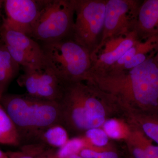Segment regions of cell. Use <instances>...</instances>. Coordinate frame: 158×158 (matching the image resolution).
<instances>
[{
    "label": "cell",
    "mask_w": 158,
    "mask_h": 158,
    "mask_svg": "<svg viewBox=\"0 0 158 158\" xmlns=\"http://www.w3.org/2000/svg\"><path fill=\"white\" fill-rule=\"evenodd\" d=\"M142 2L138 0H106L102 39L97 48L110 38L127 35L135 31Z\"/></svg>",
    "instance_id": "7"
},
{
    "label": "cell",
    "mask_w": 158,
    "mask_h": 158,
    "mask_svg": "<svg viewBox=\"0 0 158 158\" xmlns=\"http://www.w3.org/2000/svg\"><path fill=\"white\" fill-rule=\"evenodd\" d=\"M138 40H140L135 31L127 35L108 40L91 54L92 66L90 71L110 68Z\"/></svg>",
    "instance_id": "11"
},
{
    "label": "cell",
    "mask_w": 158,
    "mask_h": 158,
    "mask_svg": "<svg viewBox=\"0 0 158 158\" xmlns=\"http://www.w3.org/2000/svg\"><path fill=\"white\" fill-rule=\"evenodd\" d=\"M82 136L85 139L87 145L102 148L106 147L110 144V138L102 127L88 130Z\"/></svg>",
    "instance_id": "21"
},
{
    "label": "cell",
    "mask_w": 158,
    "mask_h": 158,
    "mask_svg": "<svg viewBox=\"0 0 158 158\" xmlns=\"http://www.w3.org/2000/svg\"><path fill=\"white\" fill-rule=\"evenodd\" d=\"M0 144L20 146L19 137L14 123L0 104Z\"/></svg>",
    "instance_id": "17"
},
{
    "label": "cell",
    "mask_w": 158,
    "mask_h": 158,
    "mask_svg": "<svg viewBox=\"0 0 158 158\" xmlns=\"http://www.w3.org/2000/svg\"><path fill=\"white\" fill-rule=\"evenodd\" d=\"M130 158H132V157H130Z\"/></svg>",
    "instance_id": "29"
},
{
    "label": "cell",
    "mask_w": 158,
    "mask_h": 158,
    "mask_svg": "<svg viewBox=\"0 0 158 158\" xmlns=\"http://www.w3.org/2000/svg\"><path fill=\"white\" fill-rule=\"evenodd\" d=\"M135 31L140 40L158 34V0H145L139 7Z\"/></svg>",
    "instance_id": "12"
},
{
    "label": "cell",
    "mask_w": 158,
    "mask_h": 158,
    "mask_svg": "<svg viewBox=\"0 0 158 158\" xmlns=\"http://www.w3.org/2000/svg\"><path fill=\"white\" fill-rule=\"evenodd\" d=\"M61 158H86L83 157L77 154H73L70 155L66 156L64 157Z\"/></svg>",
    "instance_id": "24"
},
{
    "label": "cell",
    "mask_w": 158,
    "mask_h": 158,
    "mask_svg": "<svg viewBox=\"0 0 158 158\" xmlns=\"http://www.w3.org/2000/svg\"><path fill=\"white\" fill-rule=\"evenodd\" d=\"M21 151H8L7 153L9 158H56V154L48 156H38L42 152L27 146H22Z\"/></svg>",
    "instance_id": "23"
},
{
    "label": "cell",
    "mask_w": 158,
    "mask_h": 158,
    "mask_svg": "<svg viewBox=\"0 0 158 158\" xmlns=\"http://www.w3.org/2000/svg\"><path fill=\"white\" fill-rule=\"evenodd\" d=\"M155 56L129 70L90 71L85 81L108 94L122 116L158 114V64Z\"/></svg>",
    "instance_id": "1"
},
{
    "label": "cell",
    "mask_w": 158,
    "mask_h": 158,
    "mask_svg": "<svg viewBox=\"0 0 158 158\" xmlns=\"http://www.w3.org/2000/svg\"><path fill=\"white\" fill-rule=\"evenodd\" d=\"M123 117L158 145V114L132 113L125 114Z\"/></svg>",
    "instance_id": "15"
},
{
    "label": "cell",
    "mask_w": 158,
    "mask_h": 158,
    "mask_svg": "<svg viewBox=\"0 0 158 158\" xmlns=\"http://www.w3.org/2000/svg\"><path fill=\"white\" fill-rule=\"evenodd\" d=\"M0 104L16 128L20 146L39 143L46 130L54 126L61 125L58 102L38 98L27 93H6L1 99Z\"/></svg>",
    "instance_id": "3"
},
{
    "label": "cell",
    "mask_w": 158,
    "mask_h": 158,
    "mask_svg": "<svg viewBox=\"0 0 158 158\" xmlns=\"http://www.w3.org/2000/svg\"><path fill=\"white\" fill-rule=\"evenodd\" d=\"M58 103L61 125L75 137L91 129L101 128L109 118L121 115L108 94L85 81L65 83Z\"/></svg>",
    "instance_id": "2"
},
{
    "label": "cell",
    "mask_w": 158,
    "mask_h": 158,
    "mask_svg": "<svg viewBox=\"0 0 158 158\" xmlns=\"http://www.w3.org/2000/svg\"><path fill=\"white\" fill-rule=\"evenodd\" d=\"M102 128L110 138L124 140L129 131L130 126L124 118L113 117L106 120Z\"/></svg>",
    "instance_id": "19"
},
{
    "label": "cell",
    "mask_w": 158,
    "mask_h": 158,
    "mask_svg": "<svg viewBox=\"0 0 158 158\" xmlns=\"http://www.w3.org/2000/svg\"><path fill=\"white\" fill-rule=\"evenodd\" d=\"M19 67L6 45L0 42V101L6 94L10 83L19 73Z\"/></svg>",
    "instance_id": "14"
},
{
    "label": "cell",
    "mask_w": 158,
    "mask_h": 158,
    "mask_svg": "<svg viewBox=\"0 0 158 158\" xmlns=\"http://www.w3.org/2000/svg\"><path fill=\"white\" fill-rule=\"evenodd\" d=\"M158 52V34L144 40H138L125 53L121 59L107 69H117L133 57L139 53L156 54ZM105 70V69H104Z\"/></svg>",
    "instance_id": "16"
},
{
    "label": "cell",
    "mask_w": 158,
    "mask_h": 158,
    "mask_svg": "<svg viewBox=\"0 0 158 158\" xmlns=\"http://www.w3.org/2000/svg\"><path fill=\"white\" fill-rule=\"evenodd\" d=\"M0 35L13 59L23 69L47 64L42 47L35 40L2 24Z\"/></svg>",
    "instance_id": "8"
},
{
    "label": "cell",
    "mask_w": 158,
    "mask_h": 158,
    "mask_svg": "<svg viewBox=\"0 0 158 158\" xmlns=\"http://www.w3.org/2000/svg\"><path fill=\"white\" fill-rule=\"evenodd\" d=\"M86 145V142L83 136L73 137L69 139L64 146L59 148L56 153V157L61 158L73 154H77Z\"/></svg>",
    "instance_id": "22"
},
{
    "label": "cell",
    "mask_w": 158,
    "mask_h": 158,
    "mask_svg": "<svg viewBox=\"0 0 158 158\" xmlns=\"http://www.w3.org/2000/svg\"><path fill=\"white\" fill-rule=\"evenodd\" d=\"M17 81L31 96L46 100L59 102L65 83L47 64L38 68L23 69Z\"/></svg>",
    "instance_id": "9"
},
{
    "label": "cell",
    "mask_w": 158,
    "mask_h": 158,
    "mask_svg": "<svg viewBox=\"0 0 158 158\" xmlns=\"http://www.w3.org/2000/svg\"><path fill=\"white\" fill-rule=\"evenodd\" d=\"M74 17V0H44L31 37L42 43L70 38Z\"/></svg>",
    "instance_id": "5"
},
{
    "label": "cell",
    "mask_w": 158,
    "mask_h": 158,
    "mask_svg": "<svg viewBox=\"0 0 158 158\" xmlns=\"http://www.w3.org/2000/svg\"><path fill=\"white\" fill-rule=\"evenodd\" d=\"M69 140V133L62 126L57 125L46 130L40 137L39 143L60 148Z\"/></svg>",
    "instance_id": "18"
},
{
    "label": "cell",
    "mask_w": 158,
    "mask_h": 158,
    "mask_svg": "<svg viewBox=\"0 0 158 158\" xmlns=\"http://www.w3.org/2000/svg\"><path fill=\"white\" fill-rule=\"evenodd\" d=\"M106 0H74L75 17L70 38L91 54L101 40Z\"/></svg>",
    "instance_id": "6"
},
{
    "label": "cell",
    "mask_w": 158,
    "mask_h": 158,
    "mask_svg": "<svg viewBox=\"0 0 158 158\" xmlns=\"http://www.w3.org/2000/svg\"><path fill=\"white\" fill-rule=\"evenodd\" d=\"M130 130L124 140L132 158H158V145L144 135L141 130L128 123Z\"/></svg>",
    "instance_id": "13"
},
{
    "label": "cell",
    "mask_w": 158,
    "mask_h": 158,
    "mask_svg": "<svg viewBox=\"0 0 158 158\" xmlns=\"http://www.w3.org/2000/svg\"><path fill=\"white\" fill-rule=\"evenodd\" d=\"M0 158H9L7 153L4 152L0 149Z\"/></svg>",
    "instance_id": "25"
},
{
    "label": "cell",
    "mask_w": 158,
    "mask_h": 158,
    "mask_svg": "<svg viewBox=\"0 0 158 158\" xmlns=\"http://www.w3.org/2000/svg\"><path fill=\"white\" fill-rule=\"evenodd\" d=\"M4 3V1L2 0H0V9H1V7H2V5Z\"/></svg>",
    "instance_id": "26"
},
{
    "label": "cell",
    "mask_w": 158,
    "mask_h": 158,
    "mask_svg": "<svg viewBox=\"0 0 158 158\" xmlns=\"http://www.w3.org/2000/svg\"><path fill=\"white\" fill-rule=\"evenodd\" d=\"M77 154L86 158H119L116 150L111 144L102 148L88 145L81 150Z\"/></svg>",
    "instance_id": "20"
},
{
    "label": "cell",
    "mask_w": 158,
    "mask_h": 158,
    "mask_svg": "<svg viewBox=\"0 0 158 158\" xmlns=\"http://www.w3.org/2000/svg\"><path fill=\"white\" fill-rule=\"evenodd\" d=\"M44 0H6V17L2 24L31 37L34 23L42 8Z\"/></svg>",
    "instance_id": "10"
},
{
    "label": "cell",
    "mask_w": 158,
    "mask_h": 158,
    "mask_svg": "<svg viewBox=\"0 0 158 158\" xmlns=\"http://www.w3.org/2000/svg\"><path fill=\"white\" fill-rule=\"evenodd\" d=\"M41 45L47 64L63 83L85 81L92 66L87 49L71 38Z\"/></svg>",
    "instance_id": "4"
},
{
    "label": "cell",
    "mask_w": 158,
    "mask_h": 158,
    "mask_svg": "<svg viewBox=\"0 0 158 158\" xmlns=\"http://www.w3.org/2000/svg\"><path fill=\"white\" fill-rule=\"evenodd\" d=\"M155 59L156 61L158 64V56H155Z\"/></svg>",
    "instance_id": "27"
},
{
    "label": "cell",
    "mask_w": 158,
    "mask_h": 158,
    "mask_svg": "<svg viewBox=\"0 0 158 158\" xmlns=\"http://www.w3.org/2000/svg\"><path fill=\"white\" fill-rule=\"evenodd\" d=\"M155 56H158V52H157V53L156 54Z\"/></svg>",
    "instance_id": "28"
}]
</instances>
